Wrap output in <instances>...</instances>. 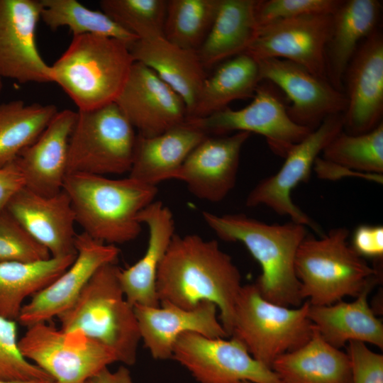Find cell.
I'll return each mask as SVG.
<instances>
[{"instance_id":"cell-1","label":"cell","mask_w":383,"mask_h":383,"mask_svg":"<svg viewBox=\"0 0 383 383\" xmlns=\"http://www.w3.org/2000/svg\"><path fill=\"white\" fill-rule=\"evenodd\" d=\"M241 275L216 240L196 234H174L156 278L160 304L191 309L202 301L214 304L230 336L235 303L242 288Z\"/></svg>"},{"instance_id":"cell-2","label":"cell","mask_w":383,"mask_h":383,"mask_svg":"<svg viewBox=\"0 0 383 383\" xmlns=\"http://www.w3.org/2000/svg\"><path fill=\"white\" fill-rule=\"evenodd\" d=\"M202 216L220 239L243 243L258 262L262 274L255 284L265 299L288 307L303 304L294 262L307 235L305 226L292 221L268 224L244 214L218 216L203 211Z\"/></svg>"},{"instance_id":"cell-3","label":"cell","mask_w":383,"mask_h":383,"mask_svg":"<svg viewBox=\"0 0 383 383\" xmlns=\"http://www.w3.org/2000/svg\"><path fill=\"white\" fill-rule=\"evenodd\" d=\"M76 223L84 233L105 244H123L141 232L138 216L154 201L156 186L132 177L111 179L84 173H68L63 189Z\"/></svg>"},{"instance_id":"cell-4","label":"cell","mask_w":383,"mask_h":383,"mask_svg":"<svg viewBox=\"0 0 383 383\" xmlns=\"http://www.w3.org/2000/svg\"><path fill=\"white\" fill-rule=\"evenodd\" d=\"M116 263L101 266L73 304L57 316L60 328L79 333L111 350L118 362L133 365L140 334L134 307L126 299Z\"/></svg>"},{"instance_id":"cell-5","label":"cell","mask_w":383,"mask_h":383,"mask_svg":"<svg viewBox=\"0 0 383 383\" xmlns=\"http://www.w3.org/2000/svg\"><path fill=\"white\" fill-rule=\"evenodd\" d=\"M134 62L127 43L81 35L73 36L67 50L50 65V76L78 111L93 110L116 101Z\"/></svg>"},{"instance_id":"cell-6","label":"cell","mask_w":383,"mask_h":383,"mask_svg":"<svg viewBox=\"0 0 383 383\" xmlns=\"http://www.w3.org/2000/svg\"><path fill=\"white\" fill-rule=\"evenodd\" d=\"M349 231L331 230L320 238L306 235L296 252L294 267L300 293L311 305L326 306L357 297L374 285L377 271L348 242Z\"/></svg>"},{"instance_id":"cell-7","label":"cell","mask_w":383,"mask_h":383,"mask_svg":"<svg viewBox=\"0 0 383 383\" xmlns=\"http://www.w3.org/2000/svg\"><path fill=\"white\" fill-rule=\"evenodd\" d=\"M309 302L298 307L265 299L256 284L243 285L238 296L230 336L238 340L256 360L271 368L279 356L305 344L315 327Z\"/></svg>"},{"instance_id":"cell-8","label":"cell","mask_w":383,"mask_h":383,"mask_svg":"<svg viewBox=\"0 0 383 383\" xmlns=\"http://www.w3.org/2000/svg\"><path fill=\"white\" fill-rule=\"evenodd\" d=\"M77 112L69 142L67 174L106 176L129 172L137 135L118 106L113 102Z\"/></svg>"},{"instance_id":"cell-9","label":"cell","mask_w":383,"mask_h":383,"mask_svg":"<svg viewBox=\"0 0 383 383\" xmlns=\"http://www.w3.org/2000/svg\"><path fill=\"white\" fill-rule=\"evenodd\" d=\"M23 356L57 383H84L118 362L104 345L79 333L38 323L27 327L18 340Z\"/></svg>"},{"instance_id":"cell-10","label":"cell","mask_w":383,"mask_h":383,"mask_svg":"<svg viewBox=\"0 0 383 383\" xmlns=\"http://www.w3.org/2000/svg\"><path fill=\"white\" fill-rule=\"evenodd\" d=\"M186 122L209 136L225 135L234 131L261 135L271 150L284 158L293 146L312 131L289 117L287 106L267 84H259L252 101L241 109L226 107L208 116Z\"/></svg>"},{"instance_id":"cell-11","label":"cell","mask_w":383,"mask_h":383,"mask_svg":"<svg viewBox=\"0 0 383 383\" xmlns=\"http://www.w3.org/2000/svg\"><path fill=\"white\" fill-rule=\"evenodd\" d=\"M172 358L199 383H282L233 337L227 340L186 333L174 343Z\"/></svg>"},{"instance_id":"cell-12","label":"cell","mask_w":383,"mask_h":383,"mask_svg":"<svg viewBox=\"0 0 383 383\" xmlns=\"http://www.w3.org/2000/svg\"><path fill=\"white\" fill-rule=\"evenodd\" d=\"M343 130V113L326 118L304 139L293 146L277 172L262 179L252 189L247 196L246 206H266L279 215L287 216L292 221L321 233L313 220L293 202L291 193L297 185L309 179L318 155Z\"/></svg>"},{"instance_id":"cell-13","label":"cell","mask_w":383,"mask_h":383,"mask_svg":"<svg viewBox=\"0 0 383 383\" xmlns=\"http://www.w3.org/2000/svg\"><path fill=\"white\" fill-rule=\"evenodd\" d=\"M331 23L332 14H310L271 23L258 28L245 52L255 59L287 60L328 79L326 49Z\"/></svg>"},{"instance_id":"cell-14","label":"cell","mask_w":383,"mask_h":383,"mask_svg":"<svg viewBox=\"0 0 383 383\" xmlns=\"http://www.w3.org/2000/svg\"><path fill=\"white\" fill-rule=\"evenodd\" d=\"M262 81L271 82L291 101L289 117L311 130L333 115L343 113L347 105L345 92L304 67L280 58L255 59Z\"/></svg>"},{"instance_id":"cell-15","label":"cell","mask_w":383,"mask_h":383,"mask_svg":"<svg viewBox=\"0 0 383 383\" xmlns=\"http://www.w3.org/2000/svg\"><path fill=\"white\" fill-rule=\"evenodd\" d=\"M40 0H0V76L21 84L52 82L35 31Z\"/></svg>"},{"instance_id":"cell-16","label":"cell","mask_w":383,"mask_h":383,"mask_svg":"<svg viewBox=\"0 0 383 383\" xmlns=\"http://www.w3.org/2000/svg\"><path fill=\"white\" fill-rule=\"evenodd\" d=\"M76 257L70 266L23 305L18 321L28 327L48 322L69 309L96 270L116 263L118 248L96 240L82 232L75 238Z\"/></svg>"},{"instance_id":"cell-17","label":"cell","mask_w":383,"mask_h":383,"mask_svg":"<svg viewBox=\"0 0 383 383\" xmlns=\"http://www.w3.org/2000/svg\"><path fill=\"white\" fill-rule=\"evenodd\" d=\"M114 103L138 131L152 137L187 121L182 97L152 70L135 61Z\"/></svg>"},{"instance_id":"cell-18","label":"cell","mask_w":383,"mask_h":383,"mask_svg":"<svg viewBox=\"0 0 383 383\" xmlns=\"http://www.w3.org/2000/svg\"><path fill=\"white\" fill-rule=\"evenodd\" d=\"M347 99L343 130L367 133L382 121L383 114V35L377 28L359 45L345 71Z\"/></svg>"},{"instance_id":"cell-19","label":"cell","mask_w":383,"mask_h":383,"mask_svg":"<svg viewBox=\"0 0 383 383\" xmlns=\"http://www.w3.org/2000/svg\"><path fill=\"white\" fill-rule=\"evenodd\" d=\"M250 133L207 136L173 175L196 197L212 203L223 200L235 186L241 149Z\"/></svg>"},{"instance_id":"cell-20","label":"cell","mask_w":383,"mask_h":383,"mask_svg":"<svg viewBox=\"0 0 383 383\" xmlns=\"http://www.w3.org/2000/svg\"><path fill=\"white\" fill-rule=\"evenodd\" d=\"M133 307L140 338L156 360L172 358L174 343L186 333L209 338L229 336L218 316L217 306L209 301H202L191 309L170 303H162L155 307Z\"/></svg>"},{"instance_id":"cell-21","label":"cell","mask_w":383,"mask_h":383,"mask_svg":"<svg viewBox=\"0 0 383 383\" xmlns=\"http://www.w3.org/2000/svg\"><path fill=\"white\" fill-rule=\"evenodd\" d=\"M77 118V111H58L35 141L13 160L23 176L26 188L43 196L62 190L67 174L69 142Z\"/></svg>"},{"instance_id":"cell-22","label":"cell","mask_w":383,"mask_h":383,"mask_svg":"<svg viewBox=\"0 0 383 383\" xmlns=\"http://www.w3.org/2000/svg\"><path fill=\"white\" fill-rule=\"evenodd\" d=\"M52 257L76 255L74 213L62 189L52 196L39 195L23 187L6 209Z\"/></svg>"},{"instance_id":"cell-23","label":"cell","mask_w":383,"mask_h":383,"mask_svg":"<svg viewBox=\"0 0 383 383\" xmlns=\"http://www.w3.org/2000/svg\"><path fill=\"white\" fill-rule=\"evenodd\" d=\"M148 227L146 251L134 265L120 269L118 278L127 301L132 305L160 306L156 278L174 233V221L170 209L160 201H152L138 216Z\"/></svg>"},{"instance_id":"cell-24","label":"cell","mask_w":383,"mask_h":383,"mask_svg":"<svg viewBox=\"0 0 383 383\" xmlns=\"http://www.w3.org/2000/svg\"><path fill=\"white\" fill-rule=\"evenodd\" d=\"M129 49L135 61L152 70L182 97L187 119L206 79L197 52L181 48L163 36L138 40Z\"/></svg>"},{"instance_id":"cell-25","label":"cell","mask_w":383,"mask_h":383,"mask_svg":"<svg viewBox=\"0 0 383 383\" xmlns=\"http://www.w3.org/2000/svg\"><path fill=\"white\" fill-rule=\"evenodd\" d=\"M207 136L186 121L155 136L137 135L129 177L153 186L172 179L192 151Z\"/></svg>"},{"instance_id":"cell-26","label":"cell","mask_w":383,"mask_h":383,"mask_svg":"<svg viewBox=\"0 0 383 383\" xmlns=\"http://www.w3.org/2000/svg\"><path fill=\"white\" fill-rule=\"evenodd\" d=\"M382 4L377 0L341 1L332 14L326 49L327 77L343 91L345 71L360 43L376 29Z\"/></svg>"},{"instance_id":"cell-27","label":"cell","mask_w":383,"mask_h":383,"mask_svg":"<svg viewBox=\"0 0 383 383\" xmlns=\"http://www.w3.org/2000/svg\"><path fill=\"white\" fill-rule=\"evenodd\" d=\"M372 287H367L351 302L341 300L326 306L309 304V317L326 341L339 349L350 341L382 349L383 324L367 300Z\"/></svg>"},{"instance_id":"cell-28","label":"cell","mask_w":383,"mask_h":383,"mask_svg":"<svg viewBox=\"0 0 383 383\" xmlns=\"http://www.w3.org/2000/svg\"><path fill=\"white\" fill-rule=\"evenodd\" d=\"M271 369L282 383H352L348 354L329 344L316 328L305 344L277 357Z\"/></svg>"},{"instance_id":"cell-29","label":"cell","mask_w":383,"mask_h":383,"mask_svg":"<svg viewBox=\"0 0 383 383\" xmlns=\"http://www.w3.org/2000/svg\"><path fill=\"white\" fill-rule=\"evenodd\" d=\"M256 0H220L211 30L197 54L204 68L244 53L258 32Z\"/></svg>"},{"instance_id":"cell-30","label":"cell","mask_w":383,"mask_h":383,"mask_svg":"<svg viewBox=\"0 0 383 383\" xmlns=\"http://www.w3.org/2000/svg\"><path fill=\"white\" fill-rule=\"evenodd\" d=\"M262 81L257 60L244 52L223 62L206 77L194 109L187 120L219 111L235 100L252 98Z\"/></svg>"},{"instance_id":"cell-31","label":"cell","mask_w":383,"mask_h":383,"mask_svg":"<svg viewBox=\"0 0 383 383\" xmlns=\"http://www.w3.org/2000/svg\"><path fill=\"white\" fill-rule=\"evenodd\" d=\"M75 257H51L33 262H0V316L16 321L25 299L59 277Z\"/></svg>"},{"instance_id":"cell-32","label":"cell","mask_w":383,"mask_h":383,"mask_svg":"<svg viewBox=\"0 0 383 383\" xmlns=\"http://www.w3.org/2000/svg\"><path fill=\"white\" fill-rule=\"evenodd\" d=\"M57 112L54 104L20 99L0 104V167L35 142Z\"/></svg>"},{"instance_id":"cell-33","label":"cell","mask_w":383,"mask_h":383,"mask_svg":"<svg viewBox=\"0 0 383 383\" xmlns=\"http://www.w3.org/2000/svg\"><path fill=\"white\" fill-rule=\"evenodd\" d=\"M40 19L51 30L66 26L73 36L92 34L121 40L129 47L138 38L102 11L91 10L77 0H40Z\"/></svg>"},{"instance_id":"cell-34","label":"cell","mask_w":383,"mask_h":383,"mask_svg":"<svg viewBox=\"0 0 383 383\" xmlns=\"http://www.w3.org/2000/svg\"><path fill=\"white\" fill-rule=\"evenodd\" d=\"M220 0L167 1L163 36L186 50L198 51L213 25Z\"/></svg>"},{"instance_id":"cell-35","label":"cell","mask_w":383,"mask_h":383,"mask_svg":"<svg viewBox=\"0 0 383 383\" xmlns=\"http://www.w3.org/2000/svg\"><path fill=\"white\" fill-rule=\"evenodd\" d=\"M323 159L350 171L380 177L383 173V123L360 134L343 130L322 151Z\"/></svg>"},{"instance_id":"cell-36","label":"cell","mask_w":383,"mask_h":383,"mask_svg":"<svg viewBox=\"0 0 383 383\" xmlns=\"http://www.w3.org/2000/svg\"><path fill=\"white\" fill-rule=\"evenodd\" d=\"M99 4L104 13L138 40L163 36L166 0H101Z\"/></svg>"},{"instance_id":"cell-37","label":"cell","mask_w":383,"mask_h":383,"mask_svg":"<svg viewBox=\"0 0 383 383\" xmlns=\"http://www.w3.org/2000/svg\"><path fill=\"white\" fill-rule=\"evenodd\" d=\"M51 257L8 211H0V262H33Z\"/></svg>"},{"instance_id":"cell-38","label":"cell","mask_w":383,"mask_h":383,"mask_svg":"<svg viewBox=\"0 0 383 383\" xmlns=\"http://www.w3.org/2000/svg\"><path fill=\"white\" fill-rule=\"evenodd\" d=\"M16 323L0 316V379H52L21 354Z\"/></svg>"},{"instance_id":"cell-39","label":"cell","mask_w":383,"mask_h":383,"mask_svg":"<svg viewBox=\"0 0 383 383\" xmlns=\"http://www.w3.org/2000/svg\"><path fill=\"white\" fill-rule=\"evenodd\" d=\"M342 0H262L255 1L258 28L310 14H333Z\"/></svg>"},{"instance_id":"cell-40","label":"cell","mask_w":383,"mask_h":383,"mask_svg":"<svg viewBox=\"0 0 383 383\" xmlns=\"http://www.w3.org/2000/svg\"><path fill=\"white\" fill-rule=\"evenodd\" d=\"M351 363L352 383H383V355L367 344L350 341L348 352Z\"/></svg>"},{"instance_id":"cell-41","label":"cell","mask_w":383,"mask_h":383,"mask_svg":"<svg viewBox=\"0 0 383 383\" xmlns=\"http://www.w3.org/2000/svg\"><path fill=\"white\" fill-rule=\"evenodd\" d=\"M351 247L362 257L380 259L383 256V227L360 225L354 231Z\"/></svg>"},{"instance_id":"cell-42","label":"cell","mask_w":383,"mask_h":383,"mask_svg":"<svg viewBox=\"0 0 383 383\" xmlns=\"http://www.w3.org/2000/svg\"><path fill=\"white\" fill-rule=\"evenodd\" d=\"M23 187V176L13 161L0 167V211L5 209L11 198Z\"/></svg>"},{"instance_id":"cell-43","label":"cell","mask_w":383,"mask_h":383,"mask_svg":"<svg viewBox=\"0 0 383 383\" xmlns=\"http://www.w3.org/2000/svg\"><path fill=\"white\" fill-rule=\"evenodd\" d=\"M84 383H135L130 370L126 366H121L115 371L108 367L102 370Z\"/></svg>"},{"instance_id":"cell-44","label":"cell","mask_w":383,"mask_h":383,"mask_svg":"<svg viewBox=\"0 0 383 383\" xmlns=\"http://www.w3.org/2000/svg\"><path fill=\"white\" fill-rule=\"evenodd\" d=\"M52 379H30V380H5L0 379V383H52Z\"/></svg>"},{"instance_id":"cell-45","label":"cell","mask_w":383,"mask_h":383,"mask_svg":"<svg viewBox=\"0 0 383 383\" xmlns=\"http://www.w3.org/2000/svg\"><path fill=\"white\" fill-rule=\"evenodd\" d=\"M2 79L3 78L0 76V93H1V91L2 89H3V86H4Z\"/></svg>"},{"instance_id":"cell-46","label":"cell","mask_w":383,"mask_h":383,"mask_svg":"<svg viewBox=\"0 0 383 383\" xmlns=\"http://www.w3.org/2000/svg\"><path fill=\"white\" fill-rule=\"evenodd\" d=\"M240 383H252V382H248V381H244V382H242Z\"/></svg>"},{"instance_id":"cell-47","label":"cell","mask_w":383,"mask_h":383,"mask_svg":"<svg viewBox=\"0 0 383 383\" xmlns=\"http://www.w3.org/2000/svg\"><path fill=\"white\" fill-rule=\"evenodd\" d=\"M52 383H57V382H53Z\"/></svg>"}]
</instances>
